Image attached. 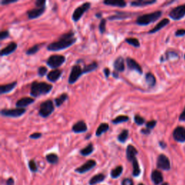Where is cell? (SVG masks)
I'll return each instance as SVG.
<instances>
[{
    "instance_id": "6da1fadb",
    "label": "cell",
    "mask_w": 185,
    "mask_h": 185,
    "mask_svg": "<svg viewBox=\"0 0 185 185\" xmlns=\"http://www.w3.org/2000/svg\"><path fill=\"white\" fill-rule=\"evenodd\" d=\"M75 33L72 31L63 34L57 41L51 43L47 46V49L51 51H57L67 49L76 42Z\"/></svg>"
},
{
    "instance_id": "7a4b0ae2",
    "label": "cell",
    "mask_w": 185,
    "mask_h": 185,
    "mask_svg": "<svg viewBox=\"0 0 185 185\" xmlns=\"http://www.w3.org/2000/svg\"><path fill=\"white\" fill-rule=\"evenodd\" d=\"M52 85L44 82L33 81L30 86V95L37 98L40 96L48 94L52 90Z\"/></svg>"
},
{
    "instance_id": "3957f363",
    "label": "cell",
    "mask_w": 185,
    "mask_h": 185,
    "mask_svg": "<svg viewBox=\"0 0 185 185\" xmlns=\"http://www.w3.org/2000/svg\"><path fill=\"white\" fill-rule=\"evenodd\" d=\"M162 15L161 11H155L154 13L145 14L138 17L136 20V23L139 25H148L150 23L158 20Z\"/></svg>"
},
{
    "instance_id": "277c9868",
    "label": "cell",
    "mask_w": 185,
    "mask_h": 185,
    "mask_svg": "<svg viewBox=\"0 0 185 185\" xmlns=\"http://www.w3.org/2000/svg\"><path fill=\"white\" fill-rule=\"evenodd\" d=\"M53 110H54V106H53L52 101L46 100V101L41 103V105H40L39 114L41 117L46 118L53 113Z\"/></svg>"
},
{
    "instance_id": "5b68a950",
    "label": "cell",
    "mask_w": 185,
    "mask_h": 185,
    "mask_svg": "<svg viewBox=\"0 0 185 185\" xmlns=\"http://www.w3.org/2000/svg\"><path fill=\"white\" fill-rule=\"evenodd\" d=\"M65 60H66V58H65V56H62V55H51L48 59L47 61H46V64L51 68L56 70V69H58V67L62 66L65 63Z\"/></svg>"
},
{
    "instance_id": "8992f818",
    "label": "cell",
    "mask_w": 185,
    "mask_h": 185,
    "mask_svg": "<svg viewBox=\"0 0 185 185\" xmlns=\"http://www.w3.org/2000/svg\"><path fill=\"white\" fill-rule=\"evenodd\" d=\"M90 7H91V3L90 2H85L80 5L77 9H75L73 14H72V20L75 22L78 21V20H80V18H82L85 13L90 9Z\"/></svg>"
},
{
    "instance_id": "52a82bcc",
    "label": "cell",
    "mask_w": 185,
    "mask_h": 185,
    "mask_svg": "<svg viewBox=\"0 0 185 185\" xmlns=\"http://www.w3.org/2000/svg\"><path fill=\"white\" fill-rule=\"evenodd\" d=\"M83 72H82V69L81 68L80 66L78 65H74L72 67V70H71V72L70 77H69L68 82L70 84H74L75 82H77V80L78 79L80 76H82Z\"/></svg>"
},
{
    "instance_id": "ba28073f",
    "label": "cell",
    "mask_w": 185,
    "mask_h": 185,
    "mask_svg": "<svg viewBox=\"0 0 185 185\" xmlns=\"http://www.w3.org/2000/svg\"><path fill=\"white\" fill-rule=\"evenodd\" d=\"M169 17L174 20H179L185 16V4L179 5L171 10Z\"/></svg>"
},
{
    "instance_id": "9c48e42d",
    "label": "cell",
    "mask_w": 185,
    "mask_h": 185,
    "mask_svg": "<svg viewBox=\"0 0 185 185\" xmlns=\"http://www.w3.org/2000/svg\"><path fill=\"white\" fill-rule=\"evenodd\" d=\"M26 110L24 108H17L13 109H2L1 114L6 117H19L25 113Z\"/></svg>"
},
{
    "instance_id": "30bf717a",
    "label": "cell",
    "mask_w": 185,
    "mask_h": 185,
    "mask_svg": "<svg viewBox=\"0 0 185 185\" xmlns=\"http://www.w3.org/2000/svg\"><path fill=\"white\" fill-rule=\"evenodd\" d=\"M157 167L162 170H169L171 168V164L168 157L163 154L159 155L157 160Z\"/></svg>"
},
{
    "instance_id": "8fae6325",
    "label": "cell",
    "mask_w": 185,
    "mask_h": 185,
    "mask_svg": "<svg viewBox=\"0 0 185 185\" xmlns=\"http://www.w3.org/2000/svg\"><path fill=\"white\" fill-rule=\"evenodd\" d=\"M173 137L176 141L179 143L185 142V128L184 127H177L173 132Z\"/></svg>"
},
{
    "instance_id": "7c38bea8",
    "label": "cell",
    "mask_w": 185,
    "mask_h": 185,
    "mask_svg": "<svg viewBox=\"0 0 185 185\" xmlns=\"http://www.w3.org/2000/svg\"><path fill=\"white\" fill-rule=\"evenodd\" d=\"M96 162L94 160H89L87 162H85L83 165L75 169L76 172H78L79 174H84V173L88 172L91 169H92L96 166Z\"/></svg>"
},
{
    "instance_id": "4fadbf2b",
    "label": "cell",
    "mask_w": 185,
    "mask_h": 185,
    "mask_svg": "<svg viewBox=\"0 0 185 185\" xmlns=\"http://www.w3.org/2000/svg\"><path fill=\"white\" fill-rule=\"evenodd\" d=\"M45 10H46V7H36L34 8V9L28 10L27 12V18L30 19V20L38 18L44 13Z\"/></svg>"
},
{
    "instance_id": "5bb4252c",
    "label": "cell",
    "mask_w": 185,
    "mask_h": 185,
    "mask_svg": "<svg viewBox=\"0 0 185 185\" xmlns=\"http://www.w3.org/2000/svg\"><path fill=\"white\" fill-rule=\"evenodd\" d=\"M126 62H127V67L129 70L136 71L139 74H143V69H142L140 65L135 60L133 59L132 58L128 57L126 59Z\"/></svg>"
},
{
    "instance_id": "9a60e30c",
    "label": "cell",
    "mask_w": 185,
    "mask_h": 185,
    "mask_svg": "<svg viewBox=\"0 0 185 185\" xmlns=\"http://www.w3.org/2000/svg\"><path fill=\"white\" fill-rule=\"evenodd\" d=\"M138 152L137 150L134 146H132V145H129L127 146V150H126V156H127V160L129 161L132 162L133 160H135L136 158V155H137Z\"/></svg>"
},
{
    "instance_id": "2e32d148",
    "label": "cell",
    "mask_w": 185,
    "mask_h": 185,
    "mask_svg": "<svg viewBox=\"0 0 185 185\" xmlns=\"http://www.w3.org/2000/svg\"><path fill=\"white\" fill-rule=\"evenodd\" d=\"M134 14L130 13H126V12H119L117 11L116 14L114 15H111L108 18L109 20H124V19H127L130 18L131 16Z\"/></svg>"
},
{
    "instance_id": "e0dca14e",
    "label": "cell",
    "mask_w": 185,
    "mask_h": 185,
    "mask_svg": "<svg viewBox=\"0 0 185 185\" xmlns=\"http://www.w3.org/2000/svg\"><path fill=\"white\" fill-rule=\"evenodd\" d=\"M72 130L75 133L85 132L88 130V127L83 121H78L77 123H75L72 126Z\"/></svg>"
},
{
    "instance_id": "ac0fdd59",
    "label": "cell",
    "mask_w": 185,
    "mask_h": 185,
    "mask_svg": "<svg viewBox=\"0 0 185 185\" xmlns=\"http://www.w3.org/2000/svg\"><path fill=\"white\" fill-rule=\"evenodd\" d=\"M17 48H18V45H17L16 43L15 42L10 43V44H9L6 46V47L1 50V51H0V55H1V56H7V55L10 54V53H13L14 51L17 49Z\"/></svg>"
},
{
    "instance_id": "d6986e66",
    "label": "cell",
    "mask_w": 185,
    "mask_h": 185,
    "mask_svg": "<svg viewBox=\"0 0 185 185\" xmlns=\"http://www.w3.org/2000/svg\"><path fill=\"white\" fill-rule=\"evenodd\" d=\"M62 73V71L59 70V69H56V70H51V72L48 74L47 75V79H49L51 82H55L57 79H59V77H61Z\"/></svg>"
},
{
    "instance_id": "ffe728a7",
    "label": "cell",
    "mask_w": 185,
    "mask_h": 185,
    "mask_svg": "<svg viewBox=\"0 0 185 185\" xmlns=\"http://www.w3.org/2000/svg\"><path fill=\"white\" fill-rule=\"evenodd\" d=\"M151 179L155 185L160 184V183L163 182V177L161 172H159L158 170L153 171L151 174Z\"/></svg>"
},
{
    "instance_id": "44dd1931",
    "label": "cell",
    "mask_w": 185,
    "mask_h": 185,
    "mask_svg": "<svg viewBox=\"0 0 185 185\" xmlns=\"http://www.w3.org/2000/svg\"><path fill=\"white\" fill-rule=\"evenodd\" d=\"M103 4L108 6L118 7H125L127 3L123 0H106L103 1Z\"/></svg>"
},
{
    "instance_id": "7402d4cb",
    "label": "cell",
    "mask_w": 185,
    "mask_h": 185,
    "mask_svg": "<svg viewBox=\"0 0 185 185\" xmlns=\"http://www.w3.org/2000/svg\"><path fill=\"white\" fill-rule=\"evenodd\" d=\"M34 101H35L34 98H31L28 97L22 98L21 99H20L19 101H17L16 106L17 108H24V107H26L28 106V105L33 103Z\"/></svg>"
},
{
    "instance_id": "603a6c76",
    "label": "cell",
    "mask_w": 185,
    "mask_h": 185,
    "mask_svg": "<svg viewBox=\"0 0 185 185\" xmlns=\"http://www.w3.org/2000/svg\"><path fill=\"white\" fill-rule=\"evenodd\" d=\"M114 67L117 72H124V60L122 56H119L114 62Z\"/></svg>"
},
{
    "instance_id": "cb8c5ba5",
    "label": "cell",
    "mask_w": 185,
    "mask_h": 185,
    "mask_svg": "<svg viewBox=\"0 0 185 185\" xmlns=\"http://www.w3.org/2000/svg\"><path fill=\"white\" fill-rule=\"evenodd\" d=\"M169 23V20L167 18L163 19V20H161V21H160L158 22V24L156 25V26H155L153 27V29H151L150 31H148V33L149 34H152V33H155L158 32L160 30V29H162L163 27H164L165 26H166Z\"/></svg>"
},
{
    "instance_id": "d4e9b609",
    "label": "cell",
    "mask_w": 185,
    "mask_h": 185,
    "mask_svg": "<svg viewBox=\"0 0 185 185\" xmlns=\"http://www.w3.org/2000/svg\"><path fill=\"white\" fill-rule=\"evenodd\" d=\"M155 2H156L155 0H137L130 2V5L132 7H146L154 4Z\"/></svg>"
},
{
    "instance_id": "484cf974",
    "label": "cell",
    "mask_w": 185,
    "mask_h": 185,
    "mask_svg": "<svg viewBox=\"0 0 185 185\" xmlns=\"http://www.w3.org/2000/svg\"><path fill=\"white\" fill-rule=\"evenodd\" d=\"M17 85V82H13L12 83H9L7 85H2L0 86V93L1 94H4V93H8L10 91H12L14 88H15Z\"/></svg>"
},
{
    "instance_id": "4316f807",
    "label": "cell",
    "mask_w": 185,
    "mask_h": 185,
    "mask_svg": "<svg viewBox=\"0 0 185 185\" xmlns=\"http://www.w3.org/2000/svg\"><path fill=\"white\" fill-rule=\"evenodd\" d=\"M105 179V176L103 174H98L93 176L89 181V184L91 185H94L98 183H101Z\"/></svg>"
},
{
    "instance_id": "83f0119b",
    "label": "cell",
    "mask_w": 185,
    "mask_h": 185,
    "mask_svg": "<svg viewBox=\"0 0 185 185\" xmlns=\"http://www.w3.org/2000/svg\"><path fill=\"white\" fill-rule=\"evenodd\" d=\"M98 65L97 62H92V63L89 64V65H85V66L82 68V72H83V74L89 73V72L96 70V69L98 68Z\"/></svg>"
},
{
    "instance_id": "f1b7e54d",
    "label": "cell",
    "mask_w": 185,
    "mask_h": 185,
    "mask_svg": "<svg viewBox=\"0 0 185 185\" xmlns=\"http://www.w3.org/2000/svg\"><path fill=\"white\" fill-rule=\"evenodd\" d=\"M108 129H109V126H108V124L107 123L101 124L99 126H98L97 129H96V135L97 137L101 136L102 134L107 132V131L108 130Z\"/></svg>"
},
{
    "instance_id": "f546056e",
    "label": "cell",
    "mask_w": 185,
    "mask_h": 185,
    "mask_svg": "<svg viewBox=\"0 0 185 185\" xmlns=\"http://www.w3.org/2000/svg\"><path fill=\"white\" fill-rule=\"evenodd\" d=\"M146 81L148 86L150 88L154 87L155 83H156V79H155V76L150 72H148L146 75Z\"/></svg>"
},
{
    "instance_id": "4dcf8cb0",
    "label": "cell",
    "mask_w": 185,
    "mask_h": 185,
    "mask_svg": "<svg viewBox=\"0 0 185 185\" xmlns=\"http://www.w3.org/2000/svg\"><path fill=\"white\" fill-rule=\"evenodd\" d=\"M93 150H94L93 145L92 143H90L88 146H86L83 149L81 150L79 153H80L81 155H83V156H87V155H89L93 153Z\"/></svg>"
},
{
    "instance_id": "1f68e13d",
    "label": "cell",
    "mask_w": 185,
    "mask_h": 185,
    "mask_svg": "<svg viewBox=\"0 0 185 185\" xmlns=\"http://www.w3.org/2000/svg\"><path fill=\"white\" fill-rule=\"evenodd\" d=\"M68 98V95L67 93H62V95H60L57 98H55L54 101L55 103H56V106H60L63 104V103L65 101H67V99Z\"/></svg>"
},
{
    "instance_id": "d6a6232c",
    "label": "cell",
    "mask_w": 185,
    "mask_h": 185,
    "mask_svg": "<svg viewBox=\"0 0 185 185\" xmlns=\"http://www.w3.org/2000/svg\"><path fill=\"white\" fill-rule=\"evenodd\" d=\"M122 172H123V167L122 166H119L116 167L115 169H114L111 171V176L113 179H116V178H118L122 174Z\"/></svg>"
},
{
    "instance_id": "836d02e7",
    "label": "cell",
    "mask_w": 185,
    "mask_h": 185,
    "mask_svg": "<svg viewBox=\"0 0 185 185\" xmlns=\"http://www.w3.org/2000/svg\"><path fill=\"white\" fill-rule=\"evenodd\" d=\"M46 159L51 164H56L59 161V157L55 153H49V154L46 155Z\"/></svg>"
},
{
    "instance_id": "e575fe53",
    "label": "cell",
    "mask_w": 185,
    "mask_h": 185,
    "mask_svg": "<svg viewBox=\"0 0 185 185\" xmlns=\"http://www.w3.org/2000/svg\"><path fill=\"white\" fill-rule=\"evenodd\" d=\"M132 167H133V172H132V175L134 176H138L140 174V169L139 163H138L137 160L135 159L134 160H133L132 162Z\"/></svg>"
},
{
    "instance_id": "d590c367",
    "label": "cell",
    "mask_w": 185,
    "mask_h": 185,
    "mask_svg": "<svg viewBox=\"0 0 185 185\" xmlns=\"http://www.w3.org/2000/svg\"><path fill=\"white\" fill-rule=\"evenodd\" d=\"M128 137H129V131L127 129H124L122 131V132L118 135V140L120 143H125L126 140H127Z\"/></svg>"
},
{
    "instance_id": "8d00e7d4",
    "label": "cell",
    "mask_w": 185,
    "mask_h": 185,
    "mask_svg": "<svg viewBox=\"0 0 185 185\" xmlns=\"http://www.w3.org/2000/svg\"><path fill=\"white\" fill-rule=\"evenodd\" d=\"M129 120V117L127 116H124V115H119L117 118H115L114 119L112 120V123L113 124H120V123H123V122H126Z\"/></svg>"
},
{
    "instance_id": "74e56055",
    "label": "cell",
    "mask_w": 185,
    "mask_h": 185,
    "mask_svg": "<svg viewBox=\"0 0 185 185\" xmlns=\"http://www.w3.org/2000/svg\"><path fill=\"white\" fill-rule=\"evenodd\" d=\"M126 42L127 43V44H129V45H131V46H134V47H140V41H138V39H135V38H128L125 40Z\"/></svg>"
},
{
    "instance_id": "f35d334b",
    "label": "cell",
    "mask_w": 185,
    "mask_h": 185,
    "mask_svg": "<svg viewBox=\"0 0 185 185\" xmlns=\"http://www.w3.org/2000/svg\"><path fill=\"white\" fill-rule=\"evenodd\" d=\"M41 44H36L34 45L33 46L30 48L29 49H27L26 51V54L27 55H33L35 54L36 53H37L39 51L40 48H41Z\"/></svg>"
},
{
    "instance_id": "ab89813d",
    "label": "cell",
    "mask_w": 185,
    "mask_h": 185,
    "mask_svg": "<svg viewBox=\"0 0 185 185\" xmlns=\"http://www.w3.org/2000/svg\"><path fill=\"white\" fill-rule=\"evenodd\" d=\"M106 19H102L99 24V30L101 33H103L106 31Z\"/></svg>"
},
{
    "instance_id": "60d3db41",
    "label": "cell",
    "mask_w": 185,
    "mask_h": 185,
    "mask_svg": "<svg viewBox=\"0 0 185 185\" xmlns=\"http://www.w3.org/2000/svg\"><path fill=\"white\" fill-rule=\"evenodd\" d=\"M28 166H29V169H30L31 172H37L38 167H37V165H36L35 160H30L28 163Z\"/></svg>"
},
{
    "instance_id": "b9f144b4",
    "label": "cell",
    "mask_w": 185,
    "mask_h": 185,
    "mask_svg": "<svg viewBox=\"0 0 185 185\" xmlns=\"http://www.w3.org/2000/svg\"><path fill=\"white\" fill-rule=\"evenodd\" d=\"M134 122L137 124V125H142L145 123V119L140 115H135L134 117Z\"/></svg>"
},
{
    "instance_id": "7bdbcfd3",
    "label": "cell",
    "mask_w": 185,
    "mask_h": 185,
    "mask_svg": "<svg viewBox=\"0 0 185 185\" xmlns=\"http://www.w3.org/2000/svg\"><path fill=\"white\" fill-rule=\"evenodd\" d=\"M47 72V69L46 67H40L38 70V75H39L40 77H43L44 76Z\"/></svg>"
},
{
    "instance_id": "ee69618b",
    "label": "cell",
    "mask_w": 185,
    "mask_h": 185,
    "mask_svg": "<svg viewBox=\"0 0 185 185\" xmlns=\"http://www.w3.org/2000/svg\"><path fill=\"white\" fill-rule=\"evenodd\" d=\"M157 122L155 120L150 121V122H147L146 123V128L148 129H152L155 127V126L156 125Z\"/></svg>"
},
{
    "instance_id": "f6af8a7d",
    "label": "cell",
    "mask_w": 185,
    "mask_h": 185,
    "mask_svg": "<svg viewBox=\"0 0 185 185\" xmlns=\"http://www.w3.org/2000/svg\"><path fill=\"white\" fill-rule=\"evenodd\" d=\"M9 35H10V33L7 30L1 31V32L0 33V40L2 41V40L7 39V38L9 37Z\"/></svg>"
},
{
    "instance_id": "bcb514c9",
    "label": "cell",
    "mask_w": 185,
    "mask_h": 185,
    "mask_svg": "<svg viewBox=\"0 0 185 185\" xmlns=\"http://www.w3.org/2000/svg\"><path fill=\"white\" fill-rule=\"evenodd\" d=\"M46 1L45 0H37L36 1V7H46Z\"/></svg>"
},
{
    "instance_id": "7dc6e473",
    "label": "cell",
    "mask_w": 185,
    "mask_h": 185,
    "mask_svg": "<svg viewBox=\"0 0 185 185\" xmlns=\"http://www.w3.org/2000/svg\"><path fill=\"white\" fill-rule=\"evenodd\" d=\"M122 185H134V183H133L132 179L127 178L122 181Z\"/></svg>"
},
{
    "instance_id": "c3c4849f",
    "label": "cell",
    "mask_w": 185,
    "mask_h": 185,
    "mask_svg": "<svg viewBox=\"0 0 185 185\" xmlns=\"http://www.w3.org/2000/svg\"><path fill=\"white\" fill-rule=\"evenodd\" d=\"M42 136V134L40 132H35V133H33L32 134H30V138L31 139H39V138L41 137Z\"/></svg>"
},
{
    "instance_id": "681fc988",
    "label": "cell",
    "mask_w": 185,
    "mask_h": 185,
    "mask_svg": "<svg viewBox=\"0 0 185 185\" xmlns=\"http://www.w3.org/2000/svg\"><path fill=\"white\" fill-rule=\"evenodd\" d=\"M18 1V0H2L1 1V5H7L10 4H12V3H15Z\"/></svg>"
},
{
    "instance_id": "f907efd6",
    "label": "cell",
    "mask_w": 185,
    "mask_h": 185,
    "mask_svg": "<svg viewBox=\"0 0 185 185\" xmlns=\"http://www.w3.org/2000/svg\"><path fill=\"white\" fill-rule=\"evenodd\" d=\"M185 35V29H179L176 31V36H183Z\"/></svg>"
},
{
    "instance_id": "816d5d0a",
    "label": "cell",
    "mask_w": 185,
    "mask_h": 185,
    "mask_svg": "<svg viewBox=\"0 0 185 185\" xmlns=\"http://www.w3.org/2000/svg\"><path fill=\"white\" fill-rule=\"evenodd\" d=\"M15 184V181L13 178H9L6 181V185H14Z\"/></svg>"
},
{
    "instance_id": "f5cc1de1",
    "label": "cell",
    "mask_w": 185,
    "mask_h": 185,
    "mask_svg": "<svg viewBox=\"0 0 185 185\" xmlns=\"http://www.w3.org/2000/svg\"><path fill=\"white\" fill-rule=\"evenodd\" d=\"M179 120L182 121V122H185V108L184 111L181 112L180 116H179Z\"/></svg>"
},
{
    "instance_id": "db71d44e",
    "label": "cell",
    "mask_w": 185,
    "mask_h": 185,
    "mask_svg": "<svg viewBox=\"0 0 185 185\" xmlns=\"http://www.w3.org/2000/svg\"><path fill=\"white\" fill-rule=\"evenodd\" d=\"M103 72H104V75L106 76V77H108V76L110 75V70H108V68H106L103 70Z\"/></svg>"
},
{
    "instance_id": "11a10c76",
    "label": "cell",
    "mask_w": 185,
    "mask_h": 185,
    "mask_svg": "<svg viewBox=\"0 0 185 185\" xmlns=\"http://www.w3.org/2000/svg\"><path fill=\"white\" fill-rule=\"evenodd\" d=\"M141 132L145 134H149L150 133V129H147V128H146V129H141Z\"/></svg>"
},
{
    "instance_id": "9f6ffc18",
    "label": "cell",
    "mask_w": 185,
    "mask_h": 185,
    "mask_svg": "<svg viewBox=\"0 0 185 185\" xmlns=\"http://www.w3.org/2000/svg\"><path fill=\"white\" fill-rule=\"evenodd\" d=\"M159 144H160V146L162 147V148H166V143H164L163 142H160V143H159Z\"/></svg>"
},
{
    "instance_id": "6f0895ef",
    "label": "cell",
    "mask_w": 185,
    "mask_h": 185,
    "mask_svg": "<svg viewBox=\"0 0 185 185\" xmlns=\"http://www.w3.org/2000/svg\"><path fill=\"white\" fill-rule=\"evenodd\" d=\"M96 16L98 18H101V13H97L96 15Z\"/></svg>"
},
{
    "instance_id": "680465c9",
    "label": "cell",
    "mask_w": 185,
    "mask_h": 185,
    "mask_svg": "<svg viewBox=\"0 0 185 185\" xmlns=\"http://www.w3.org/2000/svg\"><path fill=\"white\" fill-rule=\"evenodd\" d=\"M138 185H144V184H139Z\"/></svg>"
},
{
    "instance_id": "91938a15",
    "label": "cell",
    "mask_w": 185,
    "mask_h": 185,
    "mask_svg": "<svg viewBox=\"0 0 185 185\" xmlns=\"http://www.w3.org/2000/svg\"><path fill=\"white\" fill-rule=\"evenodd\" d=\"M163 185H168V184H166H166H163Z\"/></svg>"
},
{
    "instance_id": "94428289",
    "label": "cell",
    "mask_w": 185,
    "mask_h": 185,
    "mask_svg": "<svg viewBox=\"0 0 185 185\" xmlns=\"http://www.w3.org/2000/svg\"><path fill=\"white\" fill-rule=\"evenodd\" d=\"M184 59H185V54H184Z\"/></svg>"
}]
</instances>
